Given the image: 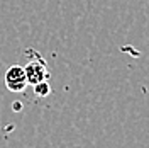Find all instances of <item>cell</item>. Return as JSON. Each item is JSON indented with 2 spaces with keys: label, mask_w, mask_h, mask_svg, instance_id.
Here are the masks:
<instances>
[{
  "label": "cell",
  "mask_w": 149,
  "mask_h": 148,
  "mask_svg": "<svg viewBox=\"0 0 149 148\" xmlns=\"http://www.w3.org/2000/svg\"><path fill=\"white\" fill-rule=\"evenodd\" d=\"M31 53H32V51H31ZM24 72L27 75L29 85H36V83H39V82H46V80H49V77H51L46 60L39 55L37 51L32 53V58L29 60L27 65L24 66Z\"/></svg>",
  "instance_id": "cell-1"
},
{
  "label": "cell",
  "mask_w": 149,
  "mask_h": 148,
  "mask_svg": "<svg viewBox=\"0 0 149 148\" xmlns=\"http://www.w3.org/2000/svg\"><path fill=\"white\" fill-rule=\"evenodd\" d=\"M3 82H5V87L9 89L10 92H24L26 87H27V75L24 72V66L20 65H12L7 68V72L3 75Z\"/></svg>",
  "instance_id": "cell-2"
},
{
  "label": "cell",
  "mask_w": 149,
  "mask_h": 148,
  "mask_svg": "<svg viewBox=\"0 0 149 148\" xmlns=\"http://www.w3.org/2000/svg\"><path fill=\"white\" fill-rule=\"evenodd\" d=\"M34 87V94L36 95H39V97H46V95H49L51 94V87H49V82H39L36 83V85H32Z\"/></svg>",
  "instance_id": "cell-3"
}]
</instances>
